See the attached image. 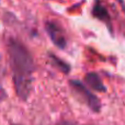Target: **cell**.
I'll list each match as a JSON object with an SVG mask.
<instances>
[{
  "instance_id": "6da1fadb",
  "label": "cell",
  "mask_w": 125,
  "mask_h": 125,
  "mask_svg": "<svg viewBox=\"0 0 125 125\" xmlns=\"http://www.w3.org/2000/svg\"><path fill=\"white\" fill-rule=\"evenodd\" d=\"M7 52L15 94L20 100L26 101L33 88V73L35 69L33 56L29 48L14 37H10L7 42Z\"/></svg>"
},
{
  "instance_id": "7a4b0ae2",
  "label": "cell",
  "mask_w": 125,
  "mask_h": 125,
  "mask_svg": "<svg viewBox=\"0 0 125 125\" xmlns=\"http://www.w3.org/2000/svg\"><path fill=\"white\" fill-rule=\"evenodd\" d=\"M69 86L71 87L73 91L76 93L78 98L90 109L92 112L99 113L101 111V101L95 94H93L90 90L86 87L83 82L76 79L69 80Z\"/></svg>"
},
{
  "instance_id": "3957f363",
  "label": "cell",
  "mask_w": 125,
  "mask_h": 125,
  "mask_svg": "<svg viewBox=\"0 0 125 125\" xmlns=\"http://www.w3.org/2000/svg\"><path fill=\"white\" fill-rule=\"evenodd\" d=\"M45 30L51 41L59 48H65L67 45V37L64 29L59 23L55 21H47L45 23Z\"/></svg>"
},
{
  "instance_id": "277c9868",
  "label": "cell",
  "mask_w": 125,
  "mask_h": 125,
  "mask_svg": "<svg viewBox=\"0 0 125 125\" xmlns=\"http://www.w3.org/2000/svg\"><path fill=\"white\" fill-rule=\"evenodd\" d=\"M84 82H86L87 86L90 87L94 91H99V92H105L106 91L105 86L103 84L101 78H100V76L97 73L91 71V73H86V76H84Z\"/></svg>"
},
{
  "instance_id": "5b68a950",
  "label": "cell",
  "mask_w": 125,
  "mask_h": 125,
  "mask_svg": "<svg viewBox=\"0 0 125 125\" xmlns=\"http://www.w3.org/2000/svg\"><path fill=\"white\" fill-rule=\"evenodd\" d=\"M92 14L94 15L95 18L100 19L101 21L105 22V23L110 24V15H109V12L99 1L95 2L94 7H93V11H92Z\"/></svg>"
},
{
  "instance_id": "8992f818",
  "label": "cell",
  "mask_w": 125,
  "mask_h": 125,
  "mask_svg": "<svg viewBox=\"0 0 125 125\" xmlns=\"http://www.w3.org/2000/svg\"><path fill=\"white\" fill-rule=\"evenodd\" d=\"M6 77V62H4L3 56L0 54V101H3L7 99L8 94L6 92V89L3 88V80Z\"/></svg>"
},
{
  "instance_id": "52a82bcc",
  "label": "cell",
  "mask_w": 125,
  "mask_h": 125,
  "mask_svg": "<svg viewBox=\"0 0 125 125\" xmlns=\"http://www.w3.org/2000/svg\"><path fill=\"white\" fill-rule=\"evenodd\" d=\"M50 59H51V62L52 65H54L58 70H61L62 73H68L70 71V66L67 64L66 62H64L62 59L58 58L57 56H55L54 54H50Z\"/></svg>"
},
{
  "instance_id": "ba28073f",
  "label": "cell",
  "mask_w": 125,
  "mask_h": 125,
  "mask_svg": "<svg viewBox=\"0 0 125 125\" xmlns=\"http://www.w3.org/2000/svg\"><path fill=\"white\" fill-rule=\"evenodd\" d=\"M59 125H77V124L73 123V122H71V121H62Z\"/></svg>"
},
{
  "instance_id": "9c48e42d",
  "label": "cell",
  "mask_w": 125,
  "mask_h": 125,
  "mask_svg": "<svg viewBox=\"0 0 125 125\" xmlns=\"http://www.w3.org/2000/svg\"><path fill=\"white\" fill-rule=\"evenodd\" d=\"M117 1L120 2V4H121V7H122V10H123V12H124V14H125V4H124L123 0H117Z\"/></svg>"
},
{
  "instance_id": "30bf717a",
  "label": "cell",
  "mask_w": 125,
  "mask_h": 125,
  "mask_svg": "<svg viewBox=\"0 0 125 125\" xmlns=\"http://www.w3.org/2000/svg\"><path fill=\"white\" fill-rule=\"evenodd\" d=\"M10 125H22V124H18V123H11Z\"/></svg>"
}]
</instances>
